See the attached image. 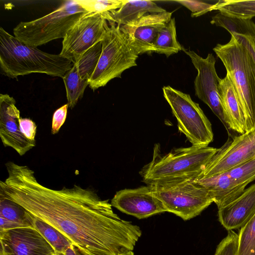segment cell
<instances>
[{"instance_id":"cell-29","label":"cell","mask_w":255,"mask_h":255,"mask_svg":"<svg viewBox=\"0 0 255 255\" xmlns=\"http://www.w3.org/2000/svg\"><path fill=\"white\" fill-rule=\"evenodd\" d=\"M88 13H104L120 8L123 0H77Z\"/></svg>"},{"instance_id":"cell-14","label":"cell","mask_w":255,"mask_h":255,"mask_svg":"<svg viewBox=\"0 0 255 255\" xmlns=\"http://www.w3.org/2000/svg\"><path fill=\"white\" fill-rule=\"evenodd\" d=\"M111 204L122 212L138 219L167 212L163 203L154 195L148 185L121 190L116 192Z\"/></svg>"},{"instance_id":"cell-19","label":"cell","mask_w":255,"mask_h":255,"mask_svg":"<svg viewBox=\"0 0 255 255\" xmlns=\"http://www.w3.org/2000/svg\"><path fill=\"white\" fill-rule=\"evenodd\" d=\"M211 23L226 29L249 51L255 64V23L252 19L230 17L219 12Z\"/></svg>"},{"instance_id":"cell-23","label":"cell","mask_w":255,"mask_h":255,"mask_svg":"<svg viewBox=\"0 0 255 255\" xmlns=\"http://www.w3.org/2000/svg\"><path fill=\"white\" fill-rule=\"evenodd\" d=\"M182 49V46L177 38L175 18H172L158 33L154 43L153 52L169 57L177 53Z\"/></svg>"},{"instance_id":"cell-12","label":"cell","mask_w":255,"mask_h":255,"mask_svg":"<svg viewBox=\"0 0 255 255\" xmlns=\"http://www.w3.org/2000/svg\"><path fill=\"white\" fill-rule=\"evenodd\" d=\"M172 12L146 14L120 28L138 55L153 53L156 39L172 18Z\"/></svg>"},{"instance_id":"cell-16","label":"cell","mask_w":255,"mask_h":255,"mask_svg":"<svg viewBox=\"0 0 255 255\" xmlns=\"http://www.w3.org/2000/svg\"><path fill=\"white\" fill-rule=\"evenodd\" d=\"M255 214V183L235 200L218 209V219L228 231L240 229Z\"/></svg>"},{"instance_id":"cell-6","label":"cell","mask_w":255,"mask_h":255,"mask_svg":"<svg viewBox=\"0 0 255 255\" xmlns=\"http://www.w3.org/2000/svg\"><path fill=\"white\" fill-rule=\"evenodd\" d=\"M104 38L102 51L89 82L93 90L106 86L115 78H121L125 70L137 65L138 55L130 45L121 30L115 22L108 21Z\"/></svg>"},{"instance_id":"cell-24","label":"cell","mask_w":255,"mask_h":255,"mask_svg":"<svg viewBox=\"0 0 255 255\" xmlns=\"http://www.w3.org/2000/svg\"><path fill=\"white\" fill-rule=\"evenodd\" d=\"M31 216L33 228L36 229L50 244L56 254L63 255L65 251L72 245L71 242L51 225L32 214Z\"/></svg>"},{"instance_id":"cell-7","label":"cell","mask_w":255,"mask_h":255,"mask_svg":"<svg viewBox=\"0 0 255 255\" xmlns=\"http://www.w3.org/2000/svg\"><path fill=\"white\" fill-rule=\"evenodd\" d=\"M218 148L192 145L172 150L164 155H154L142 169L146 183L159 179L197 175L217 153Z\"/></svg>"},{"instance_id":"cell-10","label":"cell","mask_w":255,"mask_h":255,"mask_svg":"<svg viewBox=\"0 0 255 255\" xmlns=\"http://www.w3.org/2000/svg\"><path fill=\"white\" fill-rule=\"evenodd\" d=\"M255 158V127L235 136L220 148L195 177H208L225 172Z\"/></svg>"},{"instance_id":"cell-8","label":"cell","mask_w":255,"mask_h":255,"mask_svg":"<svg viewBox=\"0 0 255 255\" xmlns=\"http://www.w3.org/2000/svg\"><path fill=\"white\" fill-rule=\"evenodd\" d=\"M163 96L177 121L179 130L192 145L207 146L213 140L212 125L190 96L170 86L162 88Z\"/></svg>"},{"instance_id":"cell-30","label":"cell","mask_w":255,"mask_h":255,"mask_svg":"<svg viewBox=\"0 0 255 255\" xmlns=\"http://www.w3.org/2000/svg\"><path fill=\"white\" fill-rule=\"evenodd\" d=\"M238 234L228 231L227 235L217 246L214 255H237Z\"/></svg>"},{"instance_id":"cell-9","label":"cell","mask_w":255,"mask_h":255,"mask_svg":"<svg viewBox=\"0 0 255 255\" xmlns=\"http://www.w3.org/2000/svg\"><path fill=\"white\" fill-rule=\"evenodd\" d=\"M109 20V11L84 14L63 39L59 54L76 62L87 50L102 41Z\"/></svg>"},{"instance_id":"cell-35","label":"cell","mask_w":255,"mask_h":255,"mask_svg":"<svg viewBox=\"0 0 255 255\" xmlns=\"http://www.w3.org/2000/svg\"><path fill=\"white\" fill-rule=\"evenodd\" d=\"M121 255H134V254L132 251H129Z\"/></svg>"},{"instance_id":"cell-28","label":"cell","mask_w":255,"mask_h":255,"mask_svg":"<svg viewBox=\"0 0 255 255\" xmlns=\"http://www.w3.org/2000/svg\"><path fill=\"white\" fill-rule=\"evenodd\" d=\"M225 172L238 183L248 185L255 180V158Z\"/></svg>"},{"instance_id":"cell-31","label":"cell","mask_w":255,"mask_h":255,"mask_svg":"<svg viewBox=\"0 0 255 255\" xmlns=\"http://www.w3.org/2000/svg\"><path fill=\"white\" fill-rule=\"evenodd\" d=\"M192 11V17L201 16L211 11L214 4H211L199 0H175Z\"/></svg>"},{"instance_id":"cell-21","label":"cell","mask_w":255,"mask_h":255,"mask_svg":"<svg viewBox=\"0 0 255 255\" xmlns=\"http://www.w3.org/2000/svg\"><path fill=\"white\" fill-rule=\"evenodd\" d=\"M25 227H33L31 214L0 194V232Z\"/></svg>"},{"instance_id":"cell-5","label":"cell","mask_w":255,"mask_h":255,"mask_svg":"<svg viewBox=\"0 0 255 255\" xmlns=\"http://www.w3.org/2000/svg\"><path fill=\"white\" fill-rule=\"evenodd\" d=\"M88 13L77 0H67L50 13L30 21H21L13 29L14 36L32 47L64 38L70 28Z\"/></svg>"},{"instance_id":"cell-20","label":"cell","mask_w":255,"mask_h":255,"mask_svg":"<svg viewBox=\"0 0 255 255\" xmlns=\"http://www.w3.org/2000/svg\"><path fill=\"white\" fill-rule=\"evenodd\" d=\"M167 11L152 0H123L122 6L119 9L109 11L110 21L118 25L127 24L134 21L147 13H162Z\"/></svg>"},{"instance_id":"cell-27","label":"cell","mask_w":255,"mask_h":255,"mask_svg":"<svg viewBox=\"0 0 255 255\" xmlns=\"http://www.w3.org/2000/svg\"><path fill=\"white\" fill-rule=\"evenodd\" d=\"M237 255H255V214L240 229Z\"/></svg>"},{"instance_id":"cell-22","label":"cell","mask_w":255,"mask_h":255,"mask_svg":"<svg viewBox=\"0 0 255 255\" xmlns=\"http://www.w3.org/2000/svg\"><path fill=\"white\" fill-rule=\"evenodd\" d=\"M212 10L230 17L252 19L255 17V0H219L214 4Z\"/></svg>"},{"instance_id":"cell-33","label":"cell","mask_w":255,"mask_h":255,"mask_svg":"<svg viewBox=\"0 0 255 255\" xmlns=\"http://www.w3.org/2000/svg\"><path fill=\"white\" fill-rule=\"evenodd\" d=\"M19 124L21 132L28 139L35 141L37 126L29 118H21L19 120Z\"/></svg>"},{"instance_id":"cell-13","label":"cell","mask_w":255,"mask_h":255,"mask_svg":"<svg viewBox=\"0 0 255 255\" xmlns=\"http://www.w3.org/2000/svg\"><path fill=\"white\" fill-rule=\"evenodd\" d=\"M0 255H52L55 251L33 227L0 232Z\"/></svg>"},{"instance_id":"cell-36","label":"cell","mask_w":255,"mask_h":255,"mask_svg":"<svg viewBox=\"0 0 255 255\" xmlns=\"http://www.w3.org/2000/svg\"><path fill=\"white\" fill-rule=\"evenodd\" d=\"M52 255H64V254L63 255H59L58 254L55 253V254H53Z\"/></svg>"},{"instance_id":"cell-2","label":"cell","mask_w":255,"mask_h":255,"mask_svg":"<svg viewBox=\"0 0 255 255\" xmlns=\"http://www.w3.org/2000/svg\"><path fill=\"white\" fill-rule=\"evenodd\" d=\"M73 65L59 54L48 53L25 44L0 27V67L2 74L17 78L39 73L63 78Z\"/></svg>"},{"instance_id":"cell-15","label":"cell","mask_w":255,"mask_h":255,"mask_svg":"<svg viewBox=\"0 0 255 255\" xmlns=\"http://www.w3.org/2000/svg\"><path fill=\"white\" fill-rule=\"evenodd\" d=\"M16 101L8 94L0 95V136L5 147H10L22 156L36 145L21 131L20 112Z\"/></svg>"},{"instance_id":"cell-1","label":"cell","mask_w":255,"mask_h":255,"mask_svg":"<svg viewBox=\"0 0 255 255\" xmlns=\"http://www.w3.org/2000/svg\"><path fill=\"white\" fill-rule=\"evenodd\" d=\"M0 194L65 236L82 255H121L132 251L141 236L137 225L115 213L108 200L74 185L56 190L42 185L26 165L9 161Z\"/></svg>"},{"instance_id":"cell-3","label":"cell","mask_w":255,"mask_h":255,"mask_svg":"<svg viewBox=\"0 0 255 255\" xmlns=\"http://www.w3.org/2000/svg\"><path fill=\"white\" fill-rule=\"evenodd\" d=\"M223 62L237 94L247 131L255 127V64L248 49L233 35L213 48Z\"/></svg>"},{"instance_id":"cell-11","label":"cell","mask_w":255,"mask_h":255,"mask_svg":"<svg viewBox=\"0 0 255 255\" xmlns=\"http://www.w3.org/2000/svg\"><path fill=\"white\" fill-rule=\"evenodd\" d=\"M182 50L189 56L197 71L194 81L196 96L208 106L228 129L218 91L221 78L216 70V59L213 54L209 53L204 58L190 49L182 47Z\"/></svg>"},{"instance_id":"cell-4","label":"cell","mask_w":255,"mask_h":255,"mask_svg":"<svg viewBox=\"0 0 255 255\" xmlns=\"http://www.w3.org/2000/svg\"><path fill=\"white\" fill-rule=\"evenodd\" d=\"M159 179L147 184L166 211L184 220L199 215L213 202L208 191L195 180V176Z\"/></svg>"},{"instance_id":"cell-17","label":"cell","mask_w":255,"mask_h":255,"mask_svg":"<svg viewBox=\"0 0 255 255\" xmlns=\"http://www.w3.org/2000/svg\"><path fill=\"white\" fill-rule=\"evenodd\" d=\"M195 176V180L208 191L218 209L237 199L247 186L238 183L226 172L205 177Z\"/></svg>"},{"instance_id":"cell-18","label":"cell","mask_w":255,"mask_h":255,"mask_svg":"<svg viewBox=\"0 0 255 255\" xmlns=\"http://www.w3.org/2000/svg\"><path fill=\"white\" fill-rule=\"evenodd\" d=\"M218 91L228 129L241 134L244 133L247 129L244 113L235 89L227 74L221 79Z\"/></svg>"},{"instance_id":"cell-26","label":"cell","mask_w":255,"mask_h":255,"mask_svg":"<svg viewBox=\"0 0 255 255\" xmlns=\"http://www.w3.org/2000/svg\"><path fill=\"white\" fill-rule=\"evenodd\" d=\"M62 79L66 91L67 104L69 108L73 109L78 100L83 97L85 90L89 83L82 81L73 68L67 72Z\"/></svg>"},{"instance_id":"cell-32","label":"cell","mask_w":255,"mask_h":255,"mask_svg":"<svg viewBox=\"0 0 255 255\" xmlns=\"http://www.w3.org/2000/svg\"><path fill=\"white\" fill-rule=\"evenodd\" d=\"M68 108V104H65L57 109L53 113L51 127V133L52 134L57 133L65 123Z\"/></svg>"},{"instance_id":"cell-34","label":"cell","mask_w":255,"mask_h":255,"mask_svg":"<svg viewBox=\"0 0 255 255\" xmlns=\"http://www.w3.org/2000/svg\"><path fill=\"white\" fill-rule=\"evenodd\" d=\"M64 255H82L79 249L73 244L64 252Z\"/></svg>"},{"instance_id":"cell-25","label":"cell","mask_w":255,"mask_h":255,"mask_svg":"<svg viewBox=\"0 0 255 255\" xmlns=\"http://www.w3.org/2000/svg\"><path fill=\"white\" fill-rule=\"evenodd\" d=\"M102 51V41H100L87 50L74 63L73 68L78 76L83 81L89 83L98 62Z\"/></svg>"}]
</instances>
